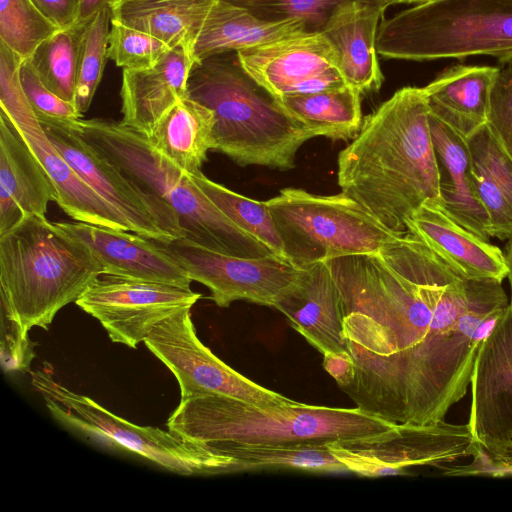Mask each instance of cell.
<instances>
[{
	"label": "cell",
	"instance_id": "6da1fadb",
	"mask_svg": "<svg viewBox=\"0 0 512 512\" xmlns=\"http://www.w3.org/2000/svg\"><path fill=\"white\" fill-rule=\"evenodd\" d=\"M327 263L355 366L341 390L396 424L444 421L466 395L479 349L509 305L502 282L464 278L408 232L378 254Z\"/></svg>",
	"mask_w": 512,
	"mask_h": 512
},
{
	"label": "cell",
	"instance_id": "7a4b0ae2",
	"mask_svg": "<svg viewBox=\"0 0 512 512\" xmlns=\"http://www.w3.org/2000/svg\"><path fill=\"white\" fill-rule=\"evenodd\" d=\"M338 184L398 235L407 233V220L426 200L441 199L423 87L397 90L364 118L339 153Z\"/></svg>",
	"mask_w": 512,
	"mask_h": 512
},
{
	"label": "cell",
	"instance_id": "3957f363",
	"mask_svg": "<svg viewBox=\"0 0 512 512\" xmlns=\"http://www.w3.org/2000/svg\"><path fill=\"white\" fill-rule=\"evenodd\" d=\"M367 411L293 404L261 407L233 397H183L167 420L181 439L208 448L220 443L264 446L327 445L368 439L396 427Z\"/></svg>",
	"mask_w": 512,
	"mask_h": 512
},
{
	"label": "cell",
	"instance_id": "277c9868",
	"mask_svg": "<svg viewBox=\"0 0 512 512\" xmlns=\"http://www.w3.org/2000/svg\"><path fill=\"white\" fill-rule=\"evenodd\" d=\"M187 96L214 113L211 150L241 166L291 169L299 148L317 136L243 69L237 52L195 62Z\"/></svg>",
	"mask_w": 512,
	"mask_h": 512
},
{
	"label": "cell",
	"instance_id": "5b68a950",
	"mask_svg": "<svg viewBox=\"0 0 512 512\" xmlns=\"http://www.w3.org/2000/svg\"><path fill=\"white\" fill-rule=\"evenodd\" d=\"M101 275L90 248L46 216H25L0 235L1 308L23 336L33 327L47 330Z\"/></svg>",
	"mask_w": 512,
	"mask_h": 512
},
{
	"label": "cell",
	"instance_id": "8992f818",
	"mask_svg": "<svg viewBox=\"0 0 512 512\" xmlns=\"http://www.w3.org/2000/svg\"><path fill=\"white\" fill-rule=\"evenodd\" d=\"M72 123L94 150L174 212L183 237L227 255L243 258L277 256L264 243L234 224L188 173L153 148L146 135L120 121L102 118H80Z\"/></svg>",
	"mask_w": 512,
	"mask_h": 512
},
{
	"label": "cell",
	"instance_id": "52a82bcc",
	"mask_svg": "<svg viewBox=\"0 0 512 512\" xmlns=\"http://www.w3.org/2000/svg\"><path fill=\"white\" fill-rule=\"evenodd\" d=\"M385 59L428 61L491 56L512 62V0H429L383 19Z\"/></svg>",
	"mask_w": 512,
	"mask_h": 512
},
{
	"label": "cell",
	"instance_id": "ba28073f",
	"mask_svg": "<svg viewBox=\"0 0 512 512\" xmlns=\"http://www.w3.org/2000/svg\"><path fill=\"white\" fill-rule=\"evenodd\" d=\"M265 202L285 258L296 268L341 256L378 254L402 236L343 192L315 195L285 188Z\"/></svg>",
	"mask_w": 512,
	"mask_h": 512
},
{
	"label": "cell",
	"instance_id": "9c48e42d",
	"mask_svg": "<svg viewBox=\"0 0 512 512\" xmlns=\"http://www.w3.org/2000/svg\"><path fill=\"white\" fill-rule=\"evenodd\" d=\"M31 383L58 422L103 446L131 451L183 475L225 474L232 461L169 430L122 419L90 397L59 383L49 364L31 373Z\"/></svg>",
	"mask_w": 512,
	"mask_h": 512
},
{
	"label": "cell",
	"instance_id": "30bf717a",
	"mask_svg": "<svg viewBox=\"0 0 512 512\" xmlns=\"http://www.w3.org/2000/svg\"><path fill=\"white\" fill-rule=\"evenodd\" d=\"M473 462L446 475H512V305L483 341L470 380Z\"/></svg>",
	"mask_w": 512,
	"mask_h": 512
},
{
	"label": "cell",
	"instance_id": "8fae6325",
	"mask_svg": "<svg viewBox=\"0 0 512 512\" xmlns=\"http://www.w3.org/2000/svg\"><path fill=\"white\" fill-rule=\"evenodd\" d=\"M24 59L0 41V109L20 131L56 189V203L72 219L130 231L122 216L70 166L40 124L20 81Z\"/></svg>",
	"mask_w": 512,
	"mask_h": 512
},
{
	"label": "cell",
	"instance_id": "7c38bea8",
	"mask_svg": "<svg viewBox=\"0 0 512 512\" xmlns=\"http://www.w3.org/2000/svg\"><path fill=\"white\" fill-rule=\"evenodd\" d=\"M36 115L60 154L122 216L131 232L158 242L183 237L174 212L94 150L72 121Z\"/></svg>",
	"mask_w": 512,
	"mask_h": 512
},
{
	"label": "cell",
	"instance_id": "4fadbf2b",
	"mask_svg": "<svg viewBox=\"0 0 512 512\" xmlns=\"http://www.w3.org/2000/svg\"><path fill=\"white\" fill-rule=\"evenodd\" d=\"M190 310L171 315L144 340L147 348L177 379L181 398L197 394L223 395L261 407L296 402L253 382L214 355L198 338Z\"/></svg>",
	"mask_w": 512,
	"mask_h": 512
},
{
	"label": "cell",
	"instance_id": "5bb4252c",
	"mask_svg": "<svg viewBox=\"0 0 512 512\" xmlns=\"http://www.w3.org/2000/svg\"><path fill=\"white\" fill-rule=\"evenodd\" d=\"M348 472L362 477L404 474L418 466H441L473 457L475 447L467 424H397L368 439L328 444Z\"/></svg>",
	"mask_w": 512,
	"mask_h": 512
},
{
	"label": "cell",
	"instance_id": "9a60e30c",
	"mask_svg": "<svg viewBox=\"0 0 512 512\" xmlns=\"http://www.w3.org/2000/svg\"><path fill=\"white\" fill-rule=\"evenodd\" d=\"M201 296L190 288L105 275L75 303L100 322L111 341L136 348L158 324L191 309Z\"/></svg>",
	"mask_w": 512,
	"mask_h": 512
},
{
	"label": "cell",
	"instance_id": "2e32d148",
	"mask_svg": "<svg viewBox=\"0 0 512 512\" xmlns=\"http://www.w3.org/2000/svg\"><path fill=\"white\" fill-rule=\"evenodd\" d=\"M158 244L192 281L210 289L211 298L219 307H228L237 300L273 307L279 294L298 274V268L278 256L243 258L227 255L185 237Z\"/></svg>",
	"mask_w": 512,
	"mask_h": 512
},
{
	"label": "cell",
	"instance_id": "e0dca14e",
	"mask_svg": "<svg viewBox=\"0 0 512 512\" xmlns=\"http://www.w3.org/2000/svg\"><path fill=\"white\" fill-rule=\"evenodd\" d=\"M243 69L276 98L343 87L331 44L303 31L237 52Z\"/></svg>",
	"mask_w": 512,
	"mask_h": 512
},
{
	"label": "cell",
	"instance_id": "ac0fdd59",
	"mask_svg": "<svg viewBox=\"0 0 512 512\" xmlns=\"http://www.w3.org/2000/svg\"><path fill=\"white\" fill-rule=\"evenodd\" d=\"M55 223L90 248L102 265L103 275L190 288L192 280L187 272L157 241L79 221Z\"/></svg>",
	"mask_w": 512,
	"mask_h": 512
},
{
	"label": "cell",
	"instance_id": "d6986e66",
	"mask_svg": "<svg viewBox=\"0 0 512 512\" xmlns=\"http://www.w3.org/2000/svg\"><path fill=\"white\" fill-rule=\"evenodd\" d=\"M273 307L321 354L347 352L340 293L327 261L298 268L296 279L279 294Z\"/></svg>",
	"mask_w": 512,
	"mask_h": 512
},
{
	"label": "cell",
	"instance_id": "ffe728a7",
	"mask_svg": "<svg viewBox=\"0 0 512 512\" xmlns=\"http://www.w3.org/2000/svg\"><path fill=\"white\" fill-rule=\"evenodd\" d=\"M406 228L466 279L502 282L507 277L506 258L501 249L458 224L441 199L426 200L409 217Z\"/></svg>",
	"mask_w": 512,
	"mask_h": 512
},
{
	"label": "cell",
	"instance_id": "44dd1931",
	"mask_svg": "<svg viewBox=\"0 0 512 512\" xmlns=\"http://www.w3.org/2000/svg\"><path fill=\"white\" fill-rule=\"evenodd\" d=\"M56 189L24 137L0 109V235L25 216H46Z\"/></svg>",
	"mask_w": 512,
	"mask_h": 512
},
{
	"label": "cell",
	"instance_id": "7402d4cb",
	"mask_svg": "<svg viewBox=\"0 0 512 512\" xmlns=\"http://www.w3.org/2000/svg\"><path fill=\"white\" fill-rule=\"evenodd\" d=\"M384 11L372 0L347 1L335 9L322 30L346 84L361 94L378 91L384 80L376 50Z\"/></svg>",
	"mask_w": 512,
	"mask_h": 512
},
{
	"label": "cell",
	"instance_id": "603a6c76",
	"mask_svg": "<svg viewBox=\"0 0 512 512\" xmlns=\"http://www.w3.org/2000/svg\"><path fill=\"white\" fill-rule=\"evenodd\" d=\"M194 63L190 54L177 47L150 68L123 69L120 122L148 137L157 122L187 96Z\"/></svg>",
	"mask_w": 512,
	"mask_h": 512
},
{
	"label": "cell",
	"instance_id": "cb8c5ba5",
	"mask_svg": "<svg viewBox=\"0 0 512 512\" xmlns=\"http://www.w3.org/2000/svg\"><path fill=\"white\" fill-rule=\"evenodd\" d=\"M499 67L454 65L423 87L429 114L467 141L487 124Z\"/></svg>",
	"mask_w": 512,
	"mask_h": 512
},
{
	"label": "cell",
	"instance_id": "d4e9b609",
	"mask_svg": "<svg viewBox=\"0 0 512 512\" xmlns=\"http://www.w3.org/2000/svg\"><path fill=\"white\" fill-rule=\"evenodd\" d=\"M429 124L440 172V197L445 210L462 227L488 241L489 219L472 184L467 141L430 114Z\"/></svg>",
	"mask_w": 512,
	"mask_h": 512
},
{
	"label": "cell",
	"instance_id": "484cf974",
	"mask_svg": "<svg viewBox=\"0 0 512 512\" xmlns=\"http://www.w3.org/2000/svg\"><path fill=\"white\" fill-rule=\"evenodd\" d=\"M303 31L307 30L302 21H264L232 2L215 0L196 38L193 59L238 52Z\"/></svg>",
	"mask_w": 512,
	"mask_h": 512
},
{
	"label": "cell",
	"instance_id": "4316f807",
	"mask_svg": "<svg viewBox=\"0 0 512 512\" xmlns=\"http://www.w3.org/2000/svg\"><path fill=\"white\" fill-rule=\"evenodd\" d=\"M474 190L489 219V235L512 238V158L483 126L467 140Z\"/></svg>",
	"mask_w": 512,
	"mask_h": 512
},
{
	"label": "cell",
	"instance_id": "83f0119b",
	"mask_svg": "<svg viewBox=\"0 0 512 512\" xmlns=\"http://www.w3.org/2000/svg\"><path fill=\"white\" fill-rule=\"evenodd\" d=\"M214 1L113 0L111 19L148 33L171 49L183 48L193 58L196 38Z\"/></svg>",
	"mask_w": 512,
	"mask_h": 512
},
{
	"label": "cell",
	"instance_id": "f1b7e54d",
	"mask_svg": "<svg viewBox=\"0 0 512 512\" xmlns=\"http://www.w3.org/2000/svg\"><path fill=\"white\" fill-rule=\"evenodd\" d=\"M212 110L188 96L176 103L154 126L153 148L189 175H199L212 148Z\"/></svg>",
	"mask_w": 512,
	"mask_h": 512
},
{
	"label": "cell",
	"instance_id": "f546056e",
	"mask_svg": "<svg viewBox=\"0 0 512 512\" xmlns=\"http://www.w3.org/2000/svg\"><path fill=\"white\" fill-rule=\"evenodd\" d=\"M361 93L345 85L322 92L277 98L293 118L314 130L317 136L353 139L362 125Z\"/></svg>",
	"mask_w": 512,
	"mask_h": 512
},
{
	"label": "cell",
	"instance_id": "4dcf8cb0",
	"mask_svg": "<svg viewBox=\"0 0 512 512\" xmlns=\"http://www.w3.org/2000/svg\"><path fill=\"white\" fill-rule=\"evenodd\" d=\"M208 449L232 459L225 473L300 470L341 473L347 468L327 445L264 446L220 443Z\"/></svg>",
	"mask_w": 512,
	"mask_h": 512
},
{
	"label": "cell",
	"instance_id": "1f68e13d",
	"mask_svg": "<svg viewBox=\"0 0 512 512\" xmlns=\"http://www.w3.org/2000/svg\"><path fill=\"white\" fill-rule=\"evenodd\" d=\"M86 25L58 30L44 40L28 60L44 85L60 98L73 102L81 43Z\"/></svg>",
	"mask_w": 512,
	"mask_h": 512
},
{
	"label": "cell",
	"instance_id": "d6a6232c",
	"mask_svg": "<svg viewBox=\"0 0 512 512\" xmlns=\"http://www.w3.org/2000/svg\"><path fill=\"white\" fill-rule=\"evenodd\" d=\"M190 176L201 191L234 224L264 243L277 256L285 258L281 238L266 202L255 201L235 193L210 180L203 173Z\"/></svg>",
	"mask_w": 512,
	"mask_h": 512
},
{
	"label": "cell",
	"instance_id": "836d02e7",
	"mask_svg": "<svg viewBox=\"0 0 512 512\" xmlns=\"http://www.w3.org/2000/svg\"><path fill=\"white\" fill-rule=\"evenodd\" d=\"M110 6L105 7L87 24L81 43L76 91L73 103L83 116L92 103L101 81L107 57Z\"/></svg>",
	"mask_w": 512,
	"mask_h": 512
},
{
	"label": "cell",
	"instance_id": "e575fe53",
	"mask_svg": "<svg viewBox=\"0 0 512 512\" xmlns=\"http://www.w3.org/2000/svg\"><path fill=\"white\" fill-rule=\"evenodd\" d=\"M58 30L32 0H0V41L24 60Z\"/></svg>",
	"mask_w": 512,
	"mask_h": 512
},
{
	"label": "cell",
	"instance_id": "d590c367",
	"mask_svg": "<svg viewBox=\"0 0 512 512\" xmlns=\"http://www.w3.org/2000/svg\"><path fill=\"white\" fill-rule=\"evenodd\" d=\"M269 22L302 21L308 32H322L341 4L351 0H227ZM373 1V0H372Z\"/></svg>",
	"mask_w": 512,
	"mask_h": 512
},
{
	"label": "cell",
	"instance_id": "8d00e7d4",
	"mask_svg": "<svg viewBox=\"0 0 512 512\" xmlns=\"http://www.w3.org/2000/svg\"><path fill=\"white\" fill-rule=\"evenodd\" d=\"M107 57L123 69L154 66L171 48L160 39L111 19Z\"/></svg>",
	"mask_w": 512,
	"mask_h": 512
},
{
	"label": "cell",
	"instance_id": "74e56055",
	"mask_svg": "<svg viewBox=\"0 0 512 512\" xmlns=\"http://www.w3.org/2000/svg\"><path fill=\"white\" fill-rule=\"evenodd\" d=\"M487 126L512 158V64L500 68L489 102Z\"/></svg>",
	"mask_w": 512,
	"mask_h": 512
},
{
	"label": "cell",
	"instance_id": "f35d334b",
	"mask_svg": "<svg viewBox=\"0 0 512 512\" xmlns=\"http://www.w3.org/2000/svg\"><path fill=\"white\" fill-rule=\"evenodd\" d=\"M20 81L36 114L70 121L82 118L73 102L60 98L44 85L28 59L21 64Z\"/></svg>",
	"mask_w": 512,
	"mask_h": 512
},
{
	"label": "cell",
	"instance_id": "ab89813d",
	"mask_svg": "<svg viewBox=\"0 0 512 512\" xmlns=\"http://www.w3.org/2000/svg\"><path fill=\"white\" fill-rule=\"evenodd\" d=\"M1 364L5 372L27 371L35 356L28 336H23L8 314L1 308Z\"/></svg>",
	"mask_w": 512,
	"mask_h": 512
},
{
	"label": "cell",
	"instance_id": "60d3db41",
	"mask_svg": "<svg viewBox=\"0 0 512 512\" xmlns=\"http://www.w3.org/2000/svg\"><path fill=\"white\" fill-rule=\"evenodd\" d=\"M32 2L59 30L67 29L77 22L79 0H32Z\"/></svg>",
	"mask_w": 512,
	"mask_h": 512
},
{
	"label": "cell",
	"instance_id": "b9f144b4",
	"mask_svg": "<svg viewBox=\"0 0 512 512\" xmlns=\"http://www.w3.org/2000/svg\"><path fill=\"white\" fill-rule=\"evenodd\" d=\"M323 355V368L334 378L338 386L343 389L354 379L355 366L348 352H326Z\"/></svg>",
	"mask_w": 512,
	"mask_h": 512
},
{
	"label": "cell",
	"instance_id": "7bdbcfd3",
	"mask_svg": "<svg viewBox=\"0 0 512 512\" xmlns=\"http://www.w3.org/2000/svg\"><path fill=\"white\" fill-rule=\"evenodd\" d=\"M113 0H79V13L76 23L88 24L98 12L110 6Z\"/></svg>",
	"mask_w": 512,
	"mask_h": 512
},
{
	"label": "cell",
	"instance_id": "ee69618b",
	"mask_svg": "<svg viewBox=\"0 0 512 512\" xmlns=\"http://www.w3.org/2000/svg\"><path fill=\"white\" fill-rule=\"evenodd\" d=\"M505 258H506V263H507V268H508L507 278H508V281L510 284V290H511V300L509 303L512 305V238L509 239V242H508V245L506 248Z\"/></svg>",
	"mask_w": 512,
	"mask_h": 512
},
{
	"label": "cell",
	"instance_id": "f6af8a7d",
	"mask_svg": "<svg viewBox=\"0 0 512 512\" xmlns=\"http://www.w3.org/2000/svg\"><path fill=\"white\" fill-rule=\"evenodd\" d=\"M378 6H380L383 10L387 7L397 4H412V3H422L429 0H373Z\"/></svg>",
	"mask_w": 512,
	"mask_h": 512
}]
</instances>
